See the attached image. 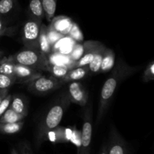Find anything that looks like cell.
<instances>
[{"instance_id":"6da1fadb","label":"cell","mask_w":154,"mask_h":154,"mask_svg":"<svg viewBox=\"0 0 154 154\" xmlns=\"http://www.w3.org/2000/svg\"><path fill=\"white\" fill-rule=\"evenodd\" d=\"M112 69V73L111 74L109 78L105 81L102 88V91H101L99 108H98L97 116H96V125L99 124V122H101L102 117L105 115L111 99L117 90V86L122 81L126 79L127 77L132 75L137 70L136 68L130 67L121 60Z\"/></svg>"},{"instance_id":"7a4b0ae2","label":"cell","mask_w":154,"mask_h":154,"mask_svg":"<svg viewBox=\"0 0 154 154\" xmlns=\"http://www.w3.org/2000/svg\"><path fill=\"white\" fill-rule=\"evenodd\" d=\"M68 93L61 96L55 105L48 111L44 120L39 124L37 132V145L39 146L43 141H46V137L51 131L58 126L63 119L66 108L70 104Z\"/></svg>"},{"instance_id":"3957f363","label":"cell","mask_w":154,"mask_h":154,"mask_svg":"<svg viewBox=\"0 0 154 154\" xmlns=\"http://www.w3.org/2000/svg\"><path fill=\"white\" fill-rule=\"evenodd\" d=\"M6 59L14 64L23 65L36 70L48 71L49 65L46 54L35 49H27L20 51L14 55L6 57Z\"/></svg>"},{"instance_id":"277c9868","label":"cell","mask_w":154,"mask_h":154,"mask_svg":"<svg viewBox=\"0 0 154 154\" xmlns=\"http://www.w3.org/2000/svg\"><path fill=\"white\" fill-rule=\"evenodd\" d=\"M28 89L30 92L37 95L49 93L63 86L60 79L54 76H38L29 81Z\"/></svg>"},{"instance_id":"5b68a950","label":"cell","mask_w":154,"mask_h":154,"mask_svg":"<svg viewBox=\"0 0 154 154\" xmlns=\"http://www.w3.org/2000/svg\"><path fill=\"white\" fill-rule=\"evenodd\" d=\"M41 25L37 21L29 19L24 24L22 32V42L28 49L38 50V38Z\"/></svg>"},{"instance_id":"8992f818","label":"cell","mask_w":154,"mask_h":154,"mask_svg":"<svg viewBox=\"0 0 154 154\" xmlns=\"http://www.w3.org/2000/svg\"><path fill=\"white\" fill-rule=\"evenodd\" d=\"M92 108H87L84 114L82 132L81 135V142L78 146V154H90L91 151V140L93 133L92 126Z\"/></svg>"},{"instance_id":"52a82bcc","label":"cell","mask_w":154,"mask_h":154,"mask_svg":"<svg viewBox=\"0 0 154 154\" xmlns=\"http://www.w3.org/2000/svg\"><path fill=\"white\" fill-rule=\"evenodd\" d=\"M103 44L98 41H87L83 44V54L78 61L75 62L72 68L88 66Z\"/></svg>"},{"instance_id":"ba28073f","label":"cell","mask_w":154,"mask_h":154,"mask_svg":"<svg viewBox=\"0 0 154 154\" xmlns=\"http://www.w3.org/2000/svg\"><path fill=\"white\" fill-rule=\"evenodd\" d=\"M108 154H128L127 144L114 126H111L109 141L107 145Z\"/></svg>"},{"instance_id":"9c48e42d","label":"cell","mask_w":154,"mask_h":154,"mask_svg":"<svg viewBox=\"0 0 154 154\" xmlns=\"http://www.w3.org/2000/svg\"><path fill=\"white\" fill-rule=\"evenodd\" d=\"M68 96L71 102L85 106L88 101V94L83 86L78 81H72L69 86Z\"/></svg>"},{"instance_id":"30bf717a","label":"cell","mask_w":154,"mask_h":154,"mask_svg":"<svg viewBox=\"0 0 154 154\" xmlns=\"http://www.w3.org/2000/svg\"><path fill=\"white\" fill-rule=\"evenodd\" d=\"M14 71L15 76L17 77V80H26L29 82L33 78L39 76L38 70L23 65L14 64Z\"/></svg>"},{"instance_id":"8fae6325","label":"cell","mask_w":154,"mask_h":154,"mask_svg":"<svg viewBox=\"0 0 154 154\" xmlns=\"http://www.w3.org/2000/svg\"><path fill=\"white\" fill-rule=\"evenodd\" d=\"M89 72L88 66H82V67H75L72 68L63 78H60V81L63 84L66 83L72 82V81H77L84 78L87 76Z\"/></svg>"},{"instance_id":"7c38bea8","label":"cell","mask_w":154,"mask_h":154,"mask_svg":"<svg viewBox=\"0 0 154 154\" xmlns=\"http://www.w3.org/2000/svg\"><path fill=\"white\" fill-rule=\"evenodd\" d=\"M51 26L58 32L64 35L69 34L73 23L71 20L66 16H59L58 17H54L51 20Z\"/></svg>"},{"instance_id":"4fadbf2b","label":"cell","mask_w":154,"mask_h":154,"mask_svg":"<svg viewBox=\"0 0 154 154\" xmlns=\"http://www.w3.org/2000/svg\"><path fill=\"white\" fill-rule=\"evenodd\" d=\"M28 11L30 19L34 20L39 23H42V20L45 17L42 0H31L29 5Z\"/></svg>"},{"instance_id":"5bb4252c","label":"cell","mask_w":154,"mask_h":154,"mask_svg":"<svg viewBox=\"0 0 154 154\" xmlns=\"http://www.w3.org/2000/svg\"><path fill=\"white\" fill-rule=\"evenodd\" d=\"M115 63V54L114 52L110 48H106L104 51L102 57V63H101L100 72L102 73H106L110 72L114 68Z\"/></svg>"},{"instance_id":"9a60e30c","label":"cell","mask_w":154,"mask_h":154,"mask_svg":"<svg viewBox=\"0 0 154 154\" xmlns=\"http://www.w3.org/2000/svg\"><path fill=\"white\" fill-rule=\"evenodd\" d=\"M52 45L47 35V26L42 23L38 38V50L45 54H49L52 51Z\"/></svg>"},{"instance_id":"2e32d148","label":"cell","mask_w":154,"mask_h":154,"mask_svg":"<svg viewBox=\"0 0 154 154\" xmlns=\"http://www.w3.org/2000/svg\"><path fill=\"white\" fill-rule=\"evenodd\" d=\"M9 108L17 112V114L23 116L24 117L27 115V107L26 102L23 97L20 96H14L13 99H11Z\"/></svg>"},{"instance_id":"e0dca14e","label":"cell","mask_w":154,"mask_h":154,"mask_svg":"<svg viewBox=\"0 0 154 154\" xmlns=\"http://www.w3.org/2000/svg\"><path fill=\"white\" fill-rule=\"evenodd\" d=\"M105 48H106V47L104 45H102L100 49L99 50V51L97 52V54H96L93 61L88 65V69L90 73L97 74L100 72L101 63H102V57H103V54Z\"/></svg>"},{"instance_id":"ac0fdd59","label":"cell","mask_w":154,"mask_h":154,"mask_svg":"<svg viewBox=\"0 0 154 154\" xmlns=\"http://www.w3.org/2000/svg\"><path fill=\"white\" fill-rule=\"evenodd\" d=\"M24 119L23 116L15 112L11 108H8L4 114L0 117V123H11L21 121Z\"/></svg>"},{"instance_id":"d6986e66","label":"cell","mask_w":154,"mask_h":154,"mask_svg":"<svg viewBox=\"0 0 154 154\" xmlns=\"http://www.w3.org/2000/svg\"><path fill=\"white\" fill-rule=\"evenodd\" d=\"M23 126V122H16L11 123H0V132L3 134H15L19 132Z\"/></svg>"},{"instance_id":"ffe728a7","label":"cell","mask_w":154,"mask_h":154,"mask_svg":"<svg viewBox=\"0 0 154 154\" xmlns=\"http://www.w3.org/2000/svg\"><path fill=\"white\" fill-rule=\"evenodd\" d=\"M70 69L71 68L66 65L50 64V63L48 68V71L51 72L52 76L55 77L58 79L63 78Z\"/></svg>"},{"instance_id":"44dd1931","label":"cell","mask_w":154,"mask_h":154,"mask_svg":"<svg viewBox=\"0 0 154 154\" xmlns=\"http://www.w3.org/2000/svg\"><path fill=\"white\" fill-rule=\"evenodd\" d=\"M57 0H42L45 17L48 22H51L53 18L54 17L56 8H57Z\"/></svg>"},{"instance_id":"7402d4cb","label":"cell","mask_w":154,"mask_h":154,"mask_svg":"<svg viewBox=\"0 0 154 154\" xmlns=\"http://www.w3.org/2000/svg\"><path fill=\"white\" fill-rule=\"evenodd\" d=\"M15 75H8L0 73V89H8L17 82Z\"/></svg>"},{"instance_id":"603a6c76","label":"cell","mask_w":154,"mask_h":154,"mask_svg":"<svg viewBox=\"0 0 154 154\" xmlns=\"http://www.w3.org/2000/svg\"><path fill=\"white\" fill-rule=\"evenodd\" d=\"M15 4L16 0H0V15L3 17L10 13L15 7Z\"/></svg>"},{"instance_id":"cb8c5ba5","label":"cell","mask_w":154,"mask_h":154,"mask_svg":"<svg viewBox=\"0 0 154 154\" xmlns=\"http://www.w3.org/2000/svg\"><path fill=\"white\" fill-rule=\"evenodd\" d=\"M14 64L11 62L8 61L6 57L2 59V60H0V73L8 75H14Z\"/></svg>"},{"instance_id":"d4e9b609","label":"cell","mask_w":154,"mask_h":154,"mask_svg":"<svg viewBox=\"0 0 154 154\" xmlns=\"http://www.w3.org/2000/svg\"><path fill=\"white\" fill-rule=\"evenodd\" d=\"M154 80V63L151 61L146 67L143 75V81L149 82Z\"/></svg>"},{"instance_id":"484cf974","label":"cell","mask_w":154,"mask_h":154,"mask_svg":"<svg viewBox=\"0 0 154 154\" xmlns=\"http://www.w3.org/2000/svg\"><path fill=\"white\" fill-rule=\"evenodd\" d=\"M47 35H48V39H49L51 45L57 42V41H58L59 39L61 38L63 36L60 32L56 31L51 26H50L49 27H47Z\"/></svg>"},{"instance_id":"4316f807","label":"cell","mask_w":154,"mask_h":154,"mask_svg":"<svg viewBox=\"0 0 154 154\" xmlns=\"http://www.w3.org/2000/svg\"><path fill=\"white\" fill-rule=\"evenodd\" d=\"M17 151L19 154H34L31 145L26 141H21L18 144Z\"/></svg>"},{"instance_id":"83f0119b","label":"cell","mask_w":154,"mask_h":154,"mask_svg":"<svg viewBox=\"0 0 154 154\" xmlns=\"http://www.w3.org/2000/svg\"><path fill=\"white\" fill-rule=\"evenodd\" d=\"M11 96L8 94L7 96H6V97L1 102V103H0V117H1V116L4 114L5 111L9 108V105H10L11 102Z\"/></svg>"},{"instance_id":"f1b7e54d","label":"cell","mask_w":154,"mask_h":154,"mask_svg":"<svg viewBox=\"0 0 154 154\" xmlns=\"http://www.w3.org/2000/svg\"><path fill=\"white\" fill-rule=\"evenodd\" d=\"M12 28H8L5 22L4 17L0 15V37L3 35H10Z\"/></svg>"},{"instance_id":"f546056e","label":"cell","mask_w":154,"mask_h":154,"mask_svg":"<svg viewBox=\"0 0 154 154\" xmlns=\"http://www.w3.org/2000/svg\"><path fill=\"white\" fill-rule=\"evenodd\" d=\"M83 54V45L82 46H78L75 48L73 52L71 54V59L74 62H76L81 57Z\"/></svg>"},{"instance_id":"4dcf8cb0","label":"cell","mask_w":154,"mask_h":154,"mask_svg":"<svg viewBox=\"0 0 154 154\" xmlns=\"http://www.w3.org/2000/svg\"><path fill=\"white\" fill-rule=\"evenodd\" d=\"M8 94V89H0V103L7 96Z\"/></svg>"},{"instance_id":"1f68e13d","label":"cell","mask_w":154,"mask_h":154,"mask_svg":"<svg viewBox=\"0 0 154 154\" xmlns=\"http://www.w3.org/2000/svg\"><path fill=\"white\" fill-rule=\"evenodd\" d=\"M99 154H108V150H107V145H103V147L101 149Z\"/></svg>"},{"instance_id":"d6a6232c","label":"cell","mask_w":154,"mask_h":154,"mask_svg":"<svg viewBox=\"0 0 154 154\" xmlns=\"http://www.w3.org/2000/svg\"><path fill=\"white\" fill-rule=\"evenodd\" d=\"M11 154H19V153H18V151L17 149L12 148L11 151Z\"/></svg>"},{"instance_id":"836d02e7","label":"cell","mask_w":154,"mask_h":154,"mask_svg":"<svg viewBox=\"0 0 154 154\" xmlns=\"http://www.w3.org/2000/svg\"><path fill=\"white\" fill-rule=\"evenodd\" d=\"M2 55H3V52L2 51H0V59H1V57H2Z\"/></svg>"}]
</instances>
